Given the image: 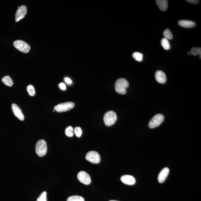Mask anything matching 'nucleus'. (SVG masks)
I'll use <instances>...</instances> for the list:
<instances>
[{
	"instance_id": "nucleus-3",
	"label": "nucleus",
	"mask_w": 201,
	"mask_h": 201,
	"mask_svg": "<svg viewBox=\"0 0 201 201\" xmlns=\"http://www.w3.org/2000/svg\"><path fill=\"white\" fill-rule=\"evenodd\" d=\"M47 143L44 140H40L37 142L35 145V151L39 157L44 156L47 153Z\"/></svg>"
},
{
	"instance_id": "nucleus-11",
	"label": "nucleus",
	"mask_w": 201,
	"mask_h": 201,
	"mask_svg": "<svg viewBox=\"0 0 201 201\" xmlns=\"http://www.w3.org/2000/svg\"><path fill=\"white\" fill-rule=\"evenodd\" d=\"M170 172V170L167 167L163 168L159 173L158 176V181L160 183H162L164 182L167 178L168 177Z\"/></svg>"
},
{
	"instance_id": "nucleus-2",
	"label": "nucleus",
	"mask_w": 201,
	"mask_h": 201,
	"mask_svg": "<svg viewBox=\"0 0 201 201\" xmlns=\"http://www.w3.org/2000/svg\"><path fill=\"white\" fill-rule=\"evenodd\" d=\"M103 119L105 125L107 126H110L115 123L117 121V116L115 112L109 111L105 113Z\"/></svg>"
},
{
	"instance_id": "nucleus-20",
	"label": "nucleus",
	"mask_w": 201,
	"mask_h": 201,
	"mask_svg": "<svg viewBox=\"0 0 201 201\" xmlns=\"http://www.w3.org/2000/svg\"><path fill=\"white\" fill-rule=\"evenodd\" d=\"M74 129L71 126H69L65 130V134L67 136L72 137L74 136Z\"/></svg>"
},
{
	"instance_id": "nucleus-24",
	"label": "nucleus",
	"mask_w": 201,
	"mask_h": 201,
	"mask_svg": "<svg viewBox=\"0 0 201 201\" xmlns=\"http://www.w3.org/2000/svg\"><path fill=\"white\" fill-rule=\"evenodd\" d=\"M37 201H47V193L44 191L37 199Z\"/></svg>"
},
{
	"instance_id": "nucleus-13",
	"label": "nucleus",
	"mask_w": 201,
	"mask_h": 201,
	"mask_svg": "<svg viewBox=\"0 0 201 201\" xmlns=\"http://www.w3.org/2000/svg\"><path fill=\"white\" fill-rule=\"evenodd\" d=\"M155 78L157 81L160 84H164L166 82L167 77L166 75L163 71L158 70L156 72Z\"/></svg>"
},
{
	"instance_id": "nucleus-16",
	"label": "nucleus",
	"mask_w": 201,
	"mask_h": 201,
	"mask_svg": "<svg viewBox=\"0 0 201 201\" xmlns=\"http://www.w3.org/2000/svg\"><path fill=\"white\" fill-rule=\"evenodd\" d=\"M2 81L5 85L9 86H12L14 84L13 81L9 76H5L2 79Z\"/></svg>"
},
{
	"instance_id": "nucleus-28",
	"label": "nucleus",
	"mask_w": 201,
	"mask_h": 201,
	"mask_svg": "<svg viewBox=\"0 0 201 201\" xmlns=\"http://www.w3.org/2000/svg\"><path fill=\"white\" fill-rule=\"evenodd\" d=\"M65 81L66 83L69 84H72V81L68 78H65Z\"/></svg>"
},
{
	"instance_id": "nucleus-29",
	"label": "nucleus",
	"mask_w": 201,
	"mask_h": 201,
	"mask_svg": "<svg viewBox=\"0 0 201 201\" xmlns=\"http://www.w3.org/2000/svg\"><path fill=\"white\" fill-rule=\"evenodd\" d=\"M187 54H188V55H191V52H190H190H188V53H187Z\"/></svg>"
},
{
	"instance_id": "nucleus-14",
	"label": "nucleus",
	"mask_w": 201,
	"mask_h": 201,
	"mask_svg": "<svg viewBox=\"0 0 201 201\" xmlns=\"http://www.w3.org/2000/svg\"><path fill=\"white\" fill-rule=\"evenodd\" d=\"M178 24L181 27L187 28H193L196 25L195 22L187 20H180L178 21Z\"/></svg>"
},
{
	"instance_id": "nucleus-21",
	"label": "nucleus",
	"mask_w": 201,
	"mask_h": 201,
	"mask_svg": "<svg viewBox=\"0 0 201 201\" xmlns=\"http://www.w3.org/2000/svg\"><path fill=\"white\" fill-rule=\"evenodd\" d=\"M67 201H85L83 197L79 196H72L69 197Z\"/></svg>"
},
{
	"instance_id": "nucleus-19",
	"label": "nucleus",
	"mask_w": 201,
	"mask_h": 201,
	"mask_svg": "<svg viewBox=\"0 0 201 201\" xmlns=\"http://www.w3.org/2000/svg\"><path fill=\"white\" fill-rule=\"evenodd\" d=\"M191 54L196 56L199 55L200 56V59L201 56V48H192L191 49Z\"/></svg>"
},
{
	"instance_id": "nucleus-26",
	"label": "nucleus",
	"mask_w": 201,
	"mask_h": 201,
	"mask_svg": "<svg viewBox=\"0 0 201 201\" xmlns=\"http://www.w3.org/2000/svg\"><path fill=\"white\" fill-rule=\"evenodd\" d=\"M186 1L187 2L195 5L198 4L199 3V2L198 0H187Z\"/></svg>"
},
{
	"instance_id": "nucleus-4",
	"label": "nucleus",
	"mask_w": 201,
	"mask_h": 201,
	"mask_svg": "<svg viewBox=\"0 0 201 201\" xmlns=\"http://www.w3.org/2000/svg\"><path fill=\"white\" fill-rule=\"evenodd\" d=\"M15 48L23 53H27L30 49V45L22 40H16L13 43Z\"/></svg>"
},
{
	"instance_id": "nucleus-12",
	"label": "nucleus",
	"mask_w": 201,
	"mask_h": 201,
	"mask_svg": "<svg viewBox=\"0 0 201 201\" xmlns=\"http://www.w3.org/2000/svg\"><path fill=\"white\" fill-rule=\"evenodd\" d=\"M121 180L122 182L126 185H133L136 183V180L132 176L126 175L121 176Z\"/></svg>"
},
{
	"instance_id": "nucleus-30",
	"label": "nucleus",
	"mask_w": 201,
	"mask_h": 201,
	"mask_svg": "<svg viewBox=\"0 0 201 201\" xmlns=\"http://www.w3.org/2000/svg\"><path fill=\"white\" fill-rule=\"evenodd\" d=\"M109 201H117V200H111Z\"/></svg>"
},
{
	"instance_id": "nucleus-27",
	"label": "nucleus",
	"mask_w": 201,
	"mask_h": 201,
	"mask_svg": "<svg viewBox=\"0 0 201 201\" xmlns=\"http://www.w3.org/2000/svg\"><path fill=\"white\" fill-rule=\"evenodd\" d=\"M59 86L61 89L63 90H65L66 89V86L63 83H61V84H59Z\"/></svg>"
},
{
	"instance_id": "nucleus-5",
	"label": "nucleus",
	"mask_w": 201,
	"mask_h": 201,
	"mask_svg": "<svg viewBox=\"0 0 201 201\" xmlns=\"http://www.w3.org/2000/svg\"><path fill=\"white\" fill-rule=\"evenodd\" d=\"M75 106L74 103L72 102H67L65 103H61L56 105L54 107V109L56 112H61L68 111L70 110Z\"/></svg>"
},
{
	"instance_id": "nucleus-25",
	"label": "nucleus",
	"mask_w": 201,
	"mask_h": 201,
	"mask_svg": "<svg viewBox=\"0 0 201 201\" xmlns=\"http://www.w3.org/2000/svg\"><path fill=\"white\" fill-rule=\"evenodd\" d=\"M74 132L77 137H80L82 135V129L79 127H76L74 130Z\"/></svg>"
},
{
	"instance_id": "nucleus-7",
	"label": "nucleus",
	"mask_w": 201,
	"mask_h": 201,
	"mask_svg": "<svg viewBox=\"0 0 201 201\" xmlns=\"http://www.w3.org/2000/svg\"><path fill=\"white\" fill-rule=\"evenodd\" d=\"M86 160L90 162L95 163H98L101 161L100 156L98 153L95 151H90L88 152L86 155Z\"/></svg>"
},
{
	"instance_id": "nucleus-9",
	"label": "nucleus",
	"mask_w": 201,
	"mask_h": 201,
	"mask_svg": "<svg viewBox=\"0 0 201 201\" xmlns=\"http://www.w3.org/2000/svg\"><path fill=\"white\" fill-rule=\"evenodd\" d=\"M27 12V8L25 6L22 5L20 7H18V9L16 11L15 17L16 21L17 22L23 19L25 16Z\"/></svg>"
},
{
	"instance_id": "nucleus-10",
	"label": "nucleus",
	"mask_w": 201,
	"mask_h": 201,
	"mask_svg": "<svg viewBox=\"0 0 201 201\" xmlns=\"http://www.w3.org/2000/svg\"><path fill=\"white\" fill-rule=\"evenodd\" d=\"M11 108L15 116L21 121H23L24 119V116L21 110L17 105L12 104L11 105Z\"/></svg>"
},
{
	"instance_id": "nucleus-18",
	"label": "nucleus",
	"mask_w": 201,
	"mask_h": 201,
	"mask_svg": "<svg viewBox=\"0 0 201 201\" xmlns=\"http://www.w3.org/2000/svg\"><path fill=\"white\" fill-rule=\"evenodd\" d=\"M132 56L133 58L138 62H141L143 59V54L140 52H134Z\"/></svg>"
},
{
	"instance_id": "nucleus-6",
	"label": "nucleus",
	"mask_w": 201,
	"mask_h": 201,
	"mask_svg": "<svg viewBox=\"0 0 201 201\" xmlns=\"http://www.w3.org/2000/svg\"><path fill=\"white\" fill-rule=\"evenodd\" d=\"M164 120V116L162 114H157L152 118L148 126L150 128H155L160 126Z\"/></svg>"
},
{
	"instance_id": "nucleus-15",
	"label": "nucleus",
	"mask_w": 201,
	"mask_h": 201,
	"mask_svg": "<svg viewBox=\"0 0 201 201\" xmlns=\"http://www.w3.org/2000/svg\"><path fill=\"white\" fill-rule=\"evenodd\" d=\"M157 4L159 9L162 11H164L168 8V1L167 0H157L156 1Z\"/></svg>"
},
{
	"instance_id": "nucleus-17",
	"label": "nucleus",
	"mask_w": 201,
	"mask_h": 201,
	"mask_svg": "<svg viewBox=\"0 0 201 201\" xmlns=\"http://www.w3.org/2000/svg\"><path fill=\"white\" fill-rule=\"evenodd\" d=\"M161 44L165 50H168L170 48V45L168 39L163 38L161 41Z\"/></svg>"
},
{
	"instance_id": "nucleus-23",
	"label": "nucleus",
	"mask_w": 201,
	"mask_h": 201,
	"mask_svg": "<svg viewBox=\"0 0 201 201\" xmlns=\"http://www.w3.org/2000/svg\"><path fill=\"white\" fill-rule=\"evenodd\" d=\"M27 90L28 94L31 96H34L35 95V88L33 86L31 85H30L27 86Z\"/></svg>"
},
{
	"instance_id": "nucleus-1",
	"label": "nucleus",
	"mask_w": 201,
	"mask_h": 201,
	"mask_svg": "<svg viewBox=\"0 0 201 201\" xmlns=\"http://www.w3.org/2000/svg\"><path fill=\"white\" fill-rule=\"evenodd\" d=\"M129 83L125 78H120L116 81L115 88L116 92L120 94H125L126 93V88L128 87Z\"/></svg>"
},
{
	"instance_id": "nucleus-22",
	"label": "nucleus",
	"mask_w": 201,
	"mask_h": 201,
	"mask_svg": "<svg viewBox=\"0 0 201 201\" xmlns=\"http://www.w3.org/2000/svg\"><path fill=\"white\" fill-rule=\"evenodd\" d=\"M163 35L166 38L169 40H171L173 38V35L170 30L166 29L163 31Z\"/></svg>"
},
{
	"instance_id": "nucleus-8",
	"label": "nucleus",
	"mask_w": 201,
	"mask_h": 201,
	"mask_svg": "<svg viewBox=\"0 0 201 201\" xmlns=\"http://www.w3.org/2000/svg\"><path fill=\"white\" fill-rule=\"evenodd\" d=\"M78 179L81 183L85 185H89L91 183V177L89 174L84 171H81L78 173L77 176Z\"/></svg>"
}]
</instances>
